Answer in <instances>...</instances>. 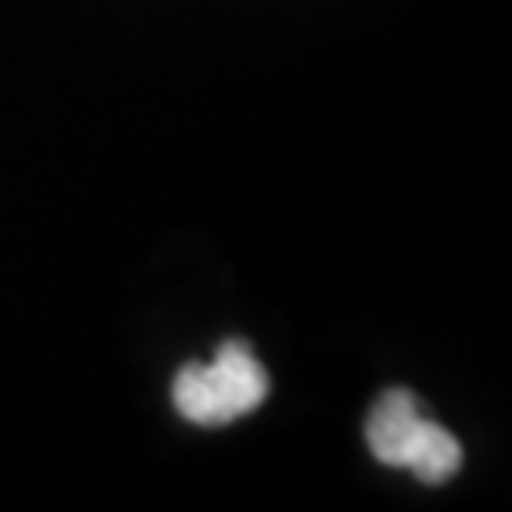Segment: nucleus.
Returning a JSON list of instances; mask_svg holds the SVG:
<instances>
[{
    "label": "nucleus",
    "instance_id": "obj_1",
    "mask_svg": "<svg viewBox=\"0 0 512 512\" xmlns=\"http://www.w3.org/2000/svg\"><path fill=\"white\" fill-rule=\"evenodd\" d=\"M269 393V376L244 338L218 346L214 363H184L171 384V402L197 427H227L244 419Z\"/></svg>",
    "mask_w": 512,
    "mask_h": 512
},
{
    "label": "nucleus",
    "instance_id": "obj_2",
    "mask_svg": "<svg viewBox=\"0 0 512 512\" xmlns=\"http://www.w3.org/2000/svg\"><path fill=\"white\" fill-rule=\"evenodd\" d=\"M367 448L380 466L410 470L419 483L440 487L461 470V444L453 431L427 423L410 389H384L367 414Z\"/></svg>",
    "mask_w": 512,
    "mask_h": 512
}]
</instances>
